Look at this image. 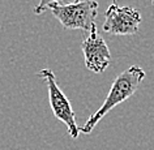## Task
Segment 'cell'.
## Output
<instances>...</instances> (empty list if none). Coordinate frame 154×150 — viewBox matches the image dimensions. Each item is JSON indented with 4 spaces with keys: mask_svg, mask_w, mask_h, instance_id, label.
Listing matches in <instances>:
<instances>
[{
    "mask_svg": "<svg viewBox=\"0 0 154 150\" xmlns=\"http://www.w3.org/2000/svg\"><path fill=\"white\" fill-rule=\"evenodd\" d=\"M145 71L138 65H132L128 69H125L124 72L119 73L110 87V91L107 94L103 105L99 107L98 111H95L88 119L85 124L80 127V132L89 134L95 128V125L105 118L106 114H109L118 105L125 102L129 97H132L136 93V90L138 89L142 80L145 78Z\"/></svg>",
    "mask_w": 154,
    "mask_h": 150,
    "instance_id": "6da1fadb",
    "label": "cell"
},
{
    "mask_svg": "<svg viewBox=\"0 0 154 150\" xmlns=\"http://www.w3.org/2000/svg\"><path fill=\"white\" fill-rule=\"evenodd\" d=\"M98 7L95 0H80L65 5H51L50 11L64 29L90 33L97 30L95 21L98 17Z\"/></svg>",
    "mask_w": 154,
    "mask_h": 150,
    "instance_id": "7a4b0ae2",
    "label": "cell"
},
{
    "mask_svg": "<svg viewBox=\"0 0 154 150\" xmlns=\"http://www.w3.org/2000/svg\"><path fill=\"white\" fill-rule=\"evenodd\" d=\"M38 76L46 81V85L48 89L50 106H51L55 118L67 125L69 136L72 138H77L80 134V127L77 125L76 121V114L72 109L69 99L65 97V94L57 85L54 72L50 68H43L38 72Z\"/></svg>",
    "mask_w": 154,
    "mask_h": 150,
    "instance_id": "3957f363",
    "label": "cell"
},
{
    "mask_svg": "<svg viewBox=\"0 0 154 150\" xmlns=\"http://www.w3.org/2000/svg\"><path fill=\"white\" fill-rule=\"evenodd\" d=\"M105 24L102 29L105 33L112 35H134L138 32L142 17L137 9L129 5L119 7L116 4H111L105 13Z\"/></svg>",
    "mask_w": 154,
    "mask_h": 150,
    "instance_id": "277c9868",
    "label": "cell"
},
{
    "mask_svg": "<svg viewBox=\"0 0 154 150\" xmlns=\"http://www.w3.org/2000/svg\"><path fill=\"white\" fill-rule=\"evenodd\" d=\"M85 65L94 73H103L111 64V52L97 30L90 32L81 43Z\"/></svg>",
    "mask_w": 154,
    "mask_h": 150,
    "instance_id": "5b68a950",
    "label": "cell"
},
{
    "mask_svg": "<svg viewBox=\"0 0 154 150\" xmlns=\"http://www.w3.org/2000/svg\"><path fill=\"white\" fill-rule=\"evenodd\" d=\"M80 0H39V3L35 5L34 8V13L41 14L45 11L50 9L51 5H65V4H71V3H77Z\"/></svg>",
    "mask_w": 154,
    "mask_h": 150,
    "instance_id": "8992f818",
    "label": "cell"
},
{
    "mask_svg": "<svg viewBox=\"0 0 154 150\" xmlns=\"http://www.w3.org/2000/svg\"><path fill=\"white\" fill-rule=\"evenodd\" d=\"M152 4H153V7H154V0H152Z\"/></svg>",
    "mask_w": 154,
    "mask_h": 150,
    "instance_id": "52a82bcc",
    "label": "cell"
},
{
    "mask_svg": "<svg viewBox=\"0 0 154 150\" xmlns=\"http://www.w3.org/2000/svg\"><path fill=\"white\" fill-rule=\"evenodd\" d=\"M114 2H119V0H114Z\"/></svg>",
    "mask_w": 154,
    "mask_h": 150,
    "instance_id": "ba28073f",
    "label": "cell"
}]
</instances>
